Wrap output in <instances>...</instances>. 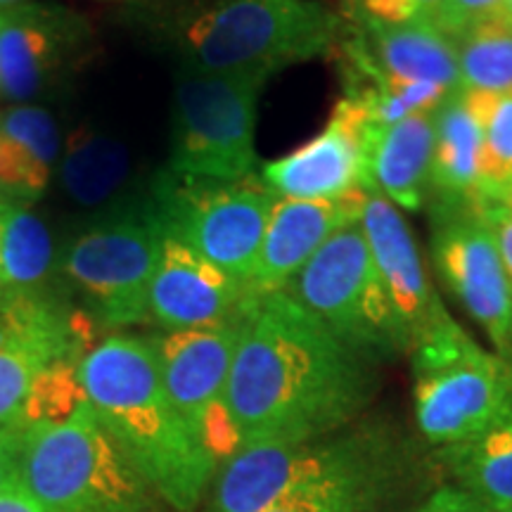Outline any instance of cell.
I'll use <instances>...</instances> for the list:
<instances>
[{
    "label": "cell",
    "instance_id": "1",
    "mask_svg": "<svg viewBox=\"0 0 512 512\" xmlns=\"http://www.w3.org/2000/svg\"><path fill=\"white\" fill-rule=\"evenodd\" d=\"M375 366L290 294H254L228 377L240 444H297L344 430L375 399Z\"/></svg>",
    "mask_w": 512,
    "mask_h": 512
},
{
    "label": "cell",
    "instance_id": "2",
    "mask_svg": "<svg viewBox=\"0 0 512 512\" xmlns=\"http://www.w3.org/2000/svg\"><path fill=\"white\" fill-rule=\"evenodd\" d=\"M95 418L171 512H195L219 465L166 392L152 339L110 335L79 363Z\"/></svg>",
    "mask_w": 512,
    "mask_h": 512
},
{
    "label": "cell",
    "instance_id": "3",
    "mask_svg": "<svg viewBox=\"0 0 512 512\" xmlns=\"http://www.w3.org/2000/svg\"><path fill=\"white\" fill-rule=\"evenodd\" d=\"M152 8L181 67L273 76L330 55L347 19L320 0H183Z\"/></svg>",
    "mask_w": 512,
    "mask_h": 512
},
{
    "label": "cell",
    "instance_id": "4",
    "mask_svg": "<svg viewBox=\"0 0 512 512\" xmlns=\"http://www.w3.org/2000/svg\"><path fill=\"white\" fill-rule=\"evenodd\" d=\"M22 432V489L46 512H171L95 418L91 403Z\"/></svg>",
    "mask_w": 512,
    "mask_h": 512
},
{
    "label": "cell",
    "instance_id": "5",
    "mask_svg": "<svg viewBox=\"0 0 512 512\" xmlns=\"http://www.w3.org/2000/svg\"><path fill=\"white\" fill-rule=\"evenodd\" d=\"M271 76L178 67L166 171L207 181L254 176L259 100Z\"/></svg>",
    "mask_w": 512,
    "mask_h": 512
},
{
    "label": "cell",
    "instance_id": "6",
    "mask_svg": "<svg viewBox=\"0 0 512 512\" xmlns=\"http://www.w3.org/2000/svg\"><path fill=\"white\" fill-rule=\"evenodd\" d=\"M411 356L415 422L432 446L475 437L512 399L510 356L486 351L453 318L422 337Z\"/></svg>",
    "mask_w": 512,
    "mask_h": 512
},
{
    "label": "cell",
    "instance_id": "7",
    "mask_svg": "<svg viewBox=\"0 0 512 512\" xmlns=\"http://www.w3.org/2000/svg\"><path fill=\"white\" fill-rule=\"evenodd\" d=\"M283 292L373 363L408 354L361 219L339 228Z\"/></svg>",
    "mask_w": 512,
    "mask_h": 512
},
{
    "label": "cell",
    "instance_id": "8",
    "mask_svg": "<svg viewBox=\"0 0 512 512\" xmlns=\"http://www.w3.org/2000/svg\"><path fill=\"white\" fill-rule=\"evenodd\" d=\"M275 200L278 197L254 176L207 181L164 169L152 183L147 204L164 235L185 242L249 285Z\"/></svg>",
    "mask_w": 512,
    "mask_h": 512
},
{
    "label": "cell",
    "instance_id": "9",
    "mask_svg": "<svg viewBox=\"0 0 512 512\" xmlns=\"http://www.w3.org/2000/svg\"><path fill=\"white\" fill-rule=\"evenodd\" d=\"M164 230L150 204L114 211L83 230L62 256V271L91 318L105 328H131L150 320V285Z\"/></svg>",
    "mask_w": 512,
    "mask_h": 512
},
{
    "label": "cell",
    "instance_id": "10",
    "mask_svg": "<svg viewBox=\"0 0 512 512\" xmlns=\"http://www.w3.org/2000/svg\"><path fill=\"white\" fill-rule=\"evenodd\" d=\"M384 453L387 448L375 432L242 446L221 465L211 512H266L306 486L382 465Z\"/></svg>",
    "mask_w": 512,
    "mask_h": 512
},
{
    "label": "cell",
    "instance_id": "11",
    "mask_svg": "<svg viewBox=\"0 0 512 512\" xmlns=\"http://www.w3.org/2000/svg\"><path fill=\"white\" fill-rule=\"evenodd\" d=\"M252 299L223 323L152 337L166 392L219 467L242 448L228 408V377Z\"/></svg>",
    "mask_w": 512,
    "mask_h": 512
},
{
    "label": "cell",
    "instance_id": "12",
    "mask_svg": "<svg viewBox=\"0 0 512 512\" xmlns=\"http://www.w3.org/2000/svg\"><path fill=\"white\" fill-rule=\"evenodd\" d=\"M432 204V259L441 283L486 332L501 356H512V302L503 261L477 202Z\"/></svg>",
    "mask_w": 512,
    "mask_h": 512
},
{
    "label": "cell",
    "instance_id": "13",
    "mask_svg": "<svg viewBox=\"0 0 512 512\" xmlns=\"http://www.w3.org/2000/svg\"><path fill=\"white\" fill-rule=\"evenodd\" d=\"M91 323L50 294H0V427L19 430L24 403L43 370L88 354Z\"/></svg>",
    "mask_w": 512,
    "mask_h": 512
},
{
    "label": "cell",
    "instance_id": "14",
    "mask_svg": "<svg viewBox=\"0 0 512 512\" xmlns=\"http://www.w3.org/2000/svg\"><path fill=\"white\" fill-rule=\"evenodd\" d=\"M373 136L361 102L344 95L316 138L261 166L259 178L275 197L290 200H337L366 192L375 188L370 176Z\"/></svg>",
    "mask_w": 512,
    "mask_h": 512
},
{
    "label": "cell",
    "instance_id": "15",
    "mask_svg": "<svg viewBox=\"0 0 512 512\" xmlns=\"http://www.w3.org/2000/svg\"><path fill=\"white\" fill-rule=\"evenodd\" d=\"M79 12L41 0L0 8V95L27 102L48 93L91 43Z\"/></svg>",
    "mask_w": 512,
    "mask_h": 512
},
{
    "label": "cell",
    "instance_id": "16",
    "mask_svg": "<svg viewBox=\"0 0 512 512\" xmlns=\"http://www.w3.org/2000/svg\"><path fill=\"white\" fill-rule=\"evenodd\" d=\"M361 226L377 278L392 302L396 323L411 354L422 337L437 330L451 316L432 290L411 226L403 219L401 209L394 207L377 188L366 192Z\"/></svg>",
    "mask_w": 512,
    "mask_h": 512
},
{
    "label": "cell",
    "instance_id": "17",
    "mask_svg": "<svg viewBox=\"0 0 512 512\" xmlns=\"http://www.w3.org/2000/svg\"><path fill=\"white\" fill-rule=\"evenodd\" d=\"M252 299L247 283L164 235L150 285V320L164 332L195 330L235 316Z\"/></svg>",
    "mask_w": 512,
    "mask_h": 512
},
{
    "label": "cell",
    "instance_id": "18",
    "mask_svg": "<svg viewBox=\"0 0 512 512\" xmlns=\"http://www.w3.org/2000/svg\"><path fill=\"white\" fill-rule=\"evenodd\" d=\"M368 192V190H366ZM366 192L337 200L278 197L268 219L259 259L249 278L252 294L283 292L290 280L339 228L361 219Z\"/></svg>",
    "mask_w": 512,
    "mask_h": 512
},
{
    "label": "cell",
    "instance_id": "19",
    "mask_svg": "<svg viewBox=\"0 0 512 512\" xmlns=\"http://www.w3.org/2000/svg\"><path fill=\"white\" fill-rule=\"evenodd\" d=\"M354 41L384 76L396 81L434 83L453 93L460 88L456 43L432 19L380 24L356 19Z\"/></svg>",
    "mask_w": 512,
    "mask_h": 512
},
{
    "label": "cell",
    "instance_id": "20",
    "mask_svg": "<svg viewBox=\"0 0 512 512\" xmlns=\"http://www.w3.org/2000/svg\"><path fill=\"white\" fill-rule=\"evenodd\" d=\"M434 110L418 112L382 128L370 147L375 188L401 211L418 214L432 197Z\"/></svg>",
    "mask_w": 512,
    "mask_h": 512
},
{
    "label": "cell",
    "instance_id": "21",
    "mask_svg": "<svg viewBox=\"0 0 512 512\" xmlns=\"http://www.w3.org/2000/svg\"><path fill=\"white\" fill-rule=\"evenodd\" d=\"M479 176L482 126L465 91H453L434 110L430 202H477Z\"/></svg>",
    "mask_w": 512,
    "mask_h": 512
},
{
    "label": "cell",
    "instance_id": "22",
    "mask_svg": "<svg viewBox=\"0 0 512 512\" xmlns=\"http://www.w3.org/2000/svg\"><path fill=\"white\" fill-rule=\"evenodd\" d=\"M437 458L458 489L486 508H512V399L475 437L437 448Z\"/></svg>",
    "mask_w": 512,
    "mask_h": 512
},
{
    "label": "cell",
    "instance_id": "23",
    "mask_svg": "<svg viewBox=\"0 0 512 512\" xmlns=\"http://www.w3.org/2000/svg\"><path fill=\"white\" fill-rule=\"evenodd\" d=\"M60 185L79 207H102L117 197L131 176V152L124 140L93 126H79L62 147Z\"/></svg>",
    "mask_w": 512,
    "mask_h": 512
},
{
    "label": "cell",
    "instance_id": "24",
    "mask_svg": "<svg viewBox=\"0 0 512 512\" xmlns=\"http://www.w3.org/2000/svg\"><path fill=\"white\" fill-rule=\"evenodd\" d=\"M53 238L22 202H0V294L43 292L53 273Z\"/></svg>",
    "mask_w": 512,
    "mask_h": 512
},
{
    "label": "cell",
    "instance_id": "25",
    "mask_svg": "<svg viewBox=\"0 0 512 512\" xmlns=\"http://www.w3.org/2000/svg\"><path fill=\"white\" fill-rule=\"evenodd\" d=\"M453 43L458 53V91H512V24L503 17L486 19Z\"/></svg>",
    "mask_w": 512,
    "mask_h": 512
},
{
    "label": "cell",
    "instance_id": "26",
    "mask_svg": "<svg viewBox=\"0 0 512 512\" xmlns=\"http://www.w3.org/2000/svg\"><path fill=\"white\" fill-rule=\"evenodd\" d=\"M465 95L482 126V176L477 200L512 202V91Z\"/></svg>",
    "mask_w": 512,
    "mask_h": 512
},
{
    "label": "cell",
    "instance_id": "27",
    "mask_svg": "<svg viewBox=\"0 0 512 512\" xmlns=\"http://www.w3.org/2000/svg\"><path fill=\"white\" fill-rule=\"evenodd\" d=\"M79 363L74 358L57 361L38 375L24 403L19 430L36 425H57L69 420L86 406V392L79 377Z\"/></svg>",
    "mask_w": 512,
    "mask_h": 512
},
{
    "label": "cell",
    "instance_id": "28",
    "mask_svg": "<svg viewBox=\"0 0 512 512\" xmlns=\"http://www.w3.org/2000/svg\"><path fill=\"white\" fill-rule=\"evenodd\" d=\"M384 465L320 482L283 498L266 512H366L380 494Z\"/></svg>",
    "mask_w": 512,
    "mask_h": 512
},
{
    "label": "cell",
    "instance_id": "29",
    "mask_svg": "<svg viewBox=\"0 0 512 512\" xmlns=\"http://www.w3.org/2000/svg\"><path fill=\"white\" fill-rule=\"evenodd\" d=\"M53 176V166L19 140L0 133V192L10 200H38Z\"/></svg>",
    "mask_w": 512,
    "mask_h": 512
},
{
    "label": "cell",
    "instance_id": "30",
    "mask_svg": "<svg viewBox=\"0 0 512 512\" xmlns=\"http://www.w3.org/2000/svg\"><path fill=\"white\" fill-rule=\"evenodd\" d=\"M503 15V0H444L432 22L456 41L472 27Z\"/></svg>",
    "mask_w": 512,
    "mask_h": 512
},
{
    "label": "cell",
    "instance_id": "31",
    "mask_svg": "<svg viewBox=\"0 0 512 512\" xmlns=\"http://www.w3.org/2000/svg\"><path fill=\"white\" fill-rule=\"evenodd\" d=\"M479 211L484 221L489 223L494 233L498 254H501L505 280H508L510 302H512V202H496V200H477Z\"/></svg>",
    "mask_w": 512,
    "mask_h": 512
},
{
    "label": "cell",
    "instance_id": "32",
    "mask_svg": "<svg viewBox=\"0 0 512 512\" xmlns=\"http://www.w3.org/2000/svg\"><path fill=\"white\" fill-rule=\"evenodd\" d=\"M22 489V432L0 427V496Z\"/></svg>",
    "mask_w": 512,
    "mask_h": 512
},
{
    "label": "cell",
    "instance_id": "33",
    "mask_svg": "<svg viewBox=\"0 0 512 512\" xmlns=\"http://www.w3.org/2000/svg\"><path fill=\"white\" fill-rule=\"evenodd\" d=\"M415 512H489V508L458 486H441Z\"/></svg>",
    "mask_w": 512,
    "mask_h": 512
},
{
    "label": "cell",
    "instance_id": "34",
    "mask_svg": "<svg viewBox=\"0 0 512 512\" xmlns=\"http://www.w3.org/2000/svg\"><path fill=\"white\" fill-rule=\"evenodd\" d=\"M0 512H46L24 489L8 491L0 496Z\"/></svg>",
    "mask_w": 512,
    "mask_h": 512
},
{
    "label": "cell",
    "instance_id": "35",
    "mask_svg": "<svg viewBox=\"0 0 512 512\" xmlns=\"http://www.w3.org/2000/svg\"><path fill=\"white\" fill-rule=\"evenodd\" d=\"M415 3L420 5L422 12H425L427 17L434 19V15H437V10L441 8V3H444V0H415Z\"/></svg>",
    "mask_w": 512,
    "mask_h": 512
},
{
    "label": "cell",
    "instance_id": "36",
    "mask_svg": "<svg viewBox=\"0 0 512 512\" xmlns=\"http://www.w3.org/2000/svg\"><path fill=\"white\" fill-rule=\"evenodd\" d=\"M505 22L512 24V0H503V15Z\"/></svg>",
    "mask_w": 512,
    "mask_h": 512
},
{
    "label": "cell",
    "instance_id": "37",
    "mask_svg": "<svg viewBox=\"0 0 512 512\" xmlns=\"http://www.w3.org/2000/svg\"><path fill=\"white\" fill-rule=\"evenodd\" d=\"M17 3H24V0H0V8H8V5H17Z\"/></svg>",
    "mask_w": 512,
    "mask_h": 512
},
{
    "label": "cell",
    "instance_id": "38",
    "mask_svg": "<svg viewBox=\"0 0 512 512\" xmlns=\"http://www.w3.org/2000/svg\"><path fill=\"white\" fill-rule=\"evenodd\" d=\"M121 3H155V0H121Z\"/></svg>",
    "mask_w": 512,
    "mask_h": 512
},
{
    "label": "cell",
    "instance_id": "39",
    "mask_svg": "<svg viewBox=\"0 0 512 512\" xmlns=\"http://www.w3.org/2000/svg\"><path fill=\"white\" fill-rule=\"evenodd\" d=\"M489 512H512V508H508V510H489Z\"/></svg>",
    "mask_w": 512,
    "mask_h": 512
},
{
    "label": "cell",
    "instance_id": "40",
    "mask_svg": "<svg viewBox=\"0 0 512 512\" xmlns=\"http://www.w3.org/2000/svg\"><path fill=\"white\" fill-rule=\"evenodd\" d=\"M5 200V195H3V192H0V202H3ZM8 200H10V197H8Z\"/></svg>",
    "mask_w": 512,
    "mask_h": 512
},
{
    "label": "cell",
    "instance_id": "41",
    "mask_svg": "<svg viewBox=\"0 0 512 512\" xmlns=\"http://www.w3.org/2000/svg\"><path fill=\"white\" fill-rule=\"evenodd\" d=\"M510 361H512V356H510Z\"/></svg>",
    "mask_w": 512,
    "mask_h": 512
}]
</instances>
